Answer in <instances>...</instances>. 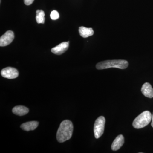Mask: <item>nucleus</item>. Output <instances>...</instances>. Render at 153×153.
I'll return each instance as SVG.
<instances>
[{
    "label": "nucleus",
    "instance_id": "f257e3e1",
    "mask_svg": "<svg viewBox=\"0 0 153 153\" xmlns=\"http://www.w3.org/2000/svg\"><path fill=\"white\" fill-rule=\"evenodd\" d=\"M73 125L71 121L65 120L60 123L56 137L59 143H63L71 139L73 131Z\"/></svg>",
    "mask_w": 153,
    "mask_h": 153
},
{
    "label": "nucleus",
    "instance_id": "f03ea898",
    "mask_svg": "<svg viewBox=\"0 0 153 153\" xmlns=\"http://www.w3.org/2000/svg\"><path fill=\"white\" fill-rule=\"evenodd\" d=\"M128 66L127 60H108L101 61L97 63L96 68L99 70L111 68H116L120 69H125Z\"/></svg>",
    "mask_w": 153,
    "mask_h": 153
},
{
    "label": "nucleus",
    "instance_id": "7ed1b4c3",
    "mask_svg": "<svg viewBox=\"0 0 153 153\" xmlns=\"http://www.w3.org/2000/svg\"><path fill=\"white\" fill-rule=\"evenodd\" d=\"M152 120V114L150 111H146L142 113L134 120L133 126L137 129L143 128L147 126Z\"/></svg>",
    "mask_w": 153,
    "mask_h": 153
},
{
    "label": "nucleus",
    "instance_id": "20e7f679",
    "mask_svg": "<svg viewBox=\"0 0 153 153\" xmlns=\"http://www.w3.org/2000/svg\"><path fill=\"white\" fill-rule=\"evenodd\" d=\"M105 123V119L103 116L99 117L96 120L94 126V132L95 138H99L103 134Z\"/></svg>",
    "mask_w": 153,
    "mask_h": 153
},
{
    "label": "nucleus",
    "instance_id": "39448f33",
    "mask_svg": "<svg viewBox=\"0 0 153 153\" xmlns=\"http://www.w3.org/2000/svg\"><path fill=\"white\" fill-rule=\"evenodd\" d=\"M1 75L3 77L8 79H15L19 76V72L16 68L8 67L1 71Z\"/></svg>",
    "mask_w": 153,
    "mask_h": 153
},
{
    "label": "nucleus",
    "instance_id": "423d86ee",
    "mask_svg": "<svg viewBox=\"0 0 153 153\" xmlns=\"http://www.w3.org/2000/svg\"><path fill=\"white\" fill-rule=\"evenodd\" d=\"M15 36L13 31L9 30L1 36L0 38V46L5 47L10 44L13 41Z\"/></svg>",
    "mask_w": 153,
    "mask_h": 153
},
{
    "label": "nucleus",
    "instance_id": "0eeeda50",
    "mask_svg": "<svg viewBox=\"0 0 153 153\" xmlns=\"http://www.w3.org/2000/svg\"><path fill=\"white\" fill-rule=\"evenodd\" d=\"M69 41L63 42L51 49V52L55 55H60L63 54L69 47Z\"/></svg>",
    "mask_w": 153,
    "mask_h": 153
},
{
    "label": "nucleus",
    "instance_id": "6e6552de",
    "mask_svg": "<svg viewBox=\"0 0 153 153\" xmlns=\"http://www.w3.org/2000/svg\"><path fill=\"white\" fill-rule=\"evenodd\" d=\"M124 138L123 135L120 134L114 140L111 145V149L113 151H116L119 149L124 144Z\"/></svg>",
    "mask_w": 153,
    "mask_h": 153
},
{
    "label": "nucleus",
    "instance_id": "1a4fd4ad",
    "mask_svg": "<svg viewBox=\"0 0 153 153\" xmlns=\"http://www.w3.org/2000/svg\"><path fill=\"white\" fill-rule=\"evenodd\" d=\"M141 92L146 97L150 98L153 97V88L149 82H146L143 85Z\"/></svg>",
    "mask_w": 153,
    "mask_h": 153
},
{
    "label": "nucleus",
    "instance_id": "9d476101",
    "mask_svg": "<svg viewBox=\"0 0 153 153\" xmlns=\"http://www.w3.org/2000/svg\"><path fill=\"white\" fill-rule=\"evenodd\" d=\"M38 124L39 123L38 122L33 121L22 124L21 128L23 130L29 131L36 129L38 126Z\"/></svg>",
    "mask_w": 153,
    "mask_h": 153
},
{
    "label": "nucleus",
    "instance_id": "9b49d317",
    "mask_svg": "<svg viewBox=\"0 0 153 153\" xmlns=\"http://www.w3.org/2000/svg\"><path fill=\"white\" fill-rule=\"evenodd\" d=\"M79 32L80 36L83 38H86L93 36L94 34L93 29L91 28H86L80 27L79 28Z\"/></svg>",
    "mask_w": 153,
    "mask_h": 153
},
{
    "label": "nucleus",
    "instance_id": "f8f14e48",
    "mask_svg": "<svg viewBox=\"0 0 153 153\" xmlns=\"http://www.w3.org/2000/svg\"><path fill=\"white\" fill-rule=\"evenodd\" d=\"M12 111L14 114L19 116L25 115L29 111V110L27 108L22 105L14 107Z\"/></svg>",
    "mask_w": 153,
    "mask_h": 153
},
{
    "label": "nucleus",
    "instance_id": "ddd939ff",
    "mask_svg": "<svg viewBox=\"0 0 153 153\" xmlns=\"http://www.w3.org/2000/svg\"><path fill=\"white\" fill-rule=\"evenodd\" d=\"M45 13L42 10L36 11V22L38 24H44L45 22Z\"/></svg>",
    "mask_w": 153,
    "mask_h": 153
},
{
    "label": "nucleus",
    "instance_id": "4468645a",
    "mask_svg": "<svg viewBox=\"0 0 153 153\" xmlns=\"http://www.w3.org/2000/svg\"><path fill=\"white\" fill-rule=\"evenodd\" d=\"M60 17L59 13L56 10H53L51 12L50 14V18L53 20H57Z\"/></svg>",
    "mask_w": 153,
    "mask_h": 153
},
{
    "label": "nucleus",
    "instance_id": "2eb2a0df",
    "mask_svg": "<svg viewBox=\"0 0 153 153\" xmlns=\"http://www.w3.org/2000/svg\"><path fill=\"white\" fill-rule=\"evenodd\" d=\"M34 1V0H24V2L25 5L29 6L32 4Z\"/></svg>",
    "mask_w": 153,
    "mask_h": 153
},
{
    "label": "nucleus",
    "instance_id": "dca6fc26",
    "mask_svg": "<svg viewBox=\"0 0 153 153\" xmlns=\"http://www.w3.org/2000/svg\"><path fill=\"white\" fill-rule=\"evenodd\" d=\"M151 125H152V127L153 128V115L152 116V124H151Z\"/></svg>",
    "mask_w": 153,
    "mask_h": 153
}]
</instances>
